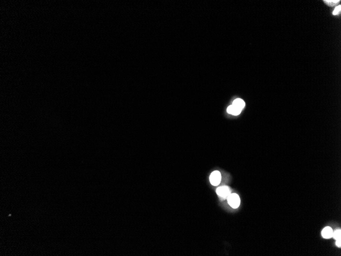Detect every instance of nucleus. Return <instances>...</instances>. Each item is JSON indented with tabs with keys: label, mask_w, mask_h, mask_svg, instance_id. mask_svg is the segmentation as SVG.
Listing matches in <instances>:
<instances>
[{
	"label": "nucleus",
	"mask_w": 341,
	"mask_h": 256,
	"mask_svg": "<svg viewBox=\"0 0 341 256\" xmlns=\"http://www.w3.org/2000/svg\"><path fill=\"white\" fill-rule=\"evenodd\" d=\"M227 201L228 204L233 209L238 208L241 203L240 198L236 193L230 194L228 196Z\"/></svg>",
	"instance_id": "nucleus-1"
},
{
	"label": "nucleus",
	"mask_w": 341,
	"mask_h": 256,
	"mask_svg": "<svg viewBox=\"0 0 341 256\" xmlns=\"http://www.w3.org/2000/svg\"><path fill=\"white\" fill-rule=\"evenodd\" d=\"M210 182L212 185L216 186L221 182V175L218 171H214L210 175Z\"/></svg>",
	"instance_id": "nucleus-2"
},
{
	"label": "nucleus",
	"mask_w": 341,
	"mask_h": 256,
	"mask_svg": "<svg viewBox=\"0 0 341 256\" xmlns=\"http://www.w3.org/2000/svg\"><path fill=\"white\" fill-rule=\"evenodd\" d=\"M216 192L218 195L223 198H227L230 194L229 188L227 186L218 187L216 189Z\"/></svg>",
	"instance_id": "nucleus-3"
},
{
	"label": "nucleus",
	"mask_w": 341,
	"mask_h": 256,
	"mask_svg": "<svg viewBox=\"0 0 341 256\" xmlns=\"http://www.w3.org/2000/svg\"><path fill=\"white\" fill-rule=\"evenodd\" d=\"M333 233L334 232L332 229L330 227H325L322 231V236L324 238L328 239L333 237Z\"/></svg>",
	"instance_id": "nucleus-4"
},
{
	"label": "nucleus",
	"mask_w": 341,
	"mask_h": 256,
	"mask_svg": "<svg viewBox=\"0 0 341 256\" xmlns=\"http://www.w3.org/2000/svg\"><path fill=\"white\" fill-rule=\"evenodd\" d=\"M227 112L228 114L231 115L238 116L241 114L242 110L233 105H231L228 107Z\"/></svg>",
	"instance_id": "nucleus-5"
},
{
	"label": "nucleus",
	"mask_w": 341,
	"mask_h": 256,
	"mask_svg": "<svg viewBox=\"0 0 341 256\" xmlns=\"http://www.w3.org/2000/svg\"><path fill=\"white\" fill-rule=\"evenodd\" d=\"M232 105L234 106H236V108H239V109L242 110H243V108L245 107V103L244 101H243L242 99L238 98V99L234 100L233 102V103H232Z\"/></svg>",
	"instance_id": "nucleus-6"
},
{
	"label": "nucleus",
	"mask_w": 341,
	"mask_h": 256,
	"mask_svg": "<svg viewBox=\"0 0 341 256\" xmlns=\"http://www.w3.org/2000/svg\"><path fill=\"white\" fill-rule=\"evenodd\" d=\"M324 3L327 5L329 6H334V5L338 4L340 2V0H326L324 1Z\"/></svg>",
	"instance_id": "nucleus-7"
},
{
	"label": "nucleus",
	"mask_w": 341,
	"mask_h": 256,
	"mask_svg": "<svg viewBox=\"0 0 341 256\" xmlns=\"http://www.w3.org/2000/svg\"><path fill=\"white\" fill-rule=\"evenodd\" d=\"M333 237L336 240L341 239V231L340 229H337L333 233Z\"/></svg>",
	"instance_id": "nucleus-8"
},
{
	"label": "nucleus",
	"mask_w": 341,
	"mask_h": 256,
	"mask_svg": "<svg viewBox=\"0 0 341 256\" xmlns=\"http://www.w3.org/2000/svg\"><path fill=\"white\" fill-rule=\"evenodd\" d=\"M341 5H339L337 7H336V8L334 9V10L333 12V14L334 15H336L339 14L340 11H341Z\"/></svg>",
	"instance_id": "nucleus-9"
},
{
	"label": "nucleus",
	"mask_w": 341,
	"mask_h": 256,
	"mask_svg": "<svg viewBox=\"0 0 341 256\" xmlns=\"http://www.w3.org/2000/svg\"><path fill=\"white\" fill-rule=\"evenodd\" d=\"M336 245L339 247H341V239H338L337 240V242H336Z\"/></svg>",
	"instance_id": "nucleus-10"
}]
</instances>
